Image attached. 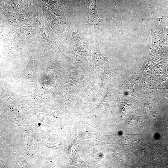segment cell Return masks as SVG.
Listing matches in <instances>:
<instances>
[{"instance_id":"1","label":"cell","mask_w":168,"mask_h":168,"mask_svg":"<svg viewBox=\"0 0 168 168\" xmlns=\"http://www.w3.org/2000/svg\"><path fill=\"white\" fill-rule=\"evenodd\" d=\"M119 75L118 72L113 70L110 68L108 63H106L104 67V71L103 72H101L100 74L101 84L96 96L98 94L102 95L108 82L114 77L117 76Z\"/></svg>"},{"instance_id":"2","label":"cell","mask_w":168,"mask_h":168,"mask_svg":"<svg viewBox=\"0 0 168 168\" xmlns=\"http://www.w3.org/2000/svg\"><path fill=\"white\" fill-rule=\"evenodd\" d=\"M96 0H88L86 2L88 11L87 23L89 24L97 25L100 22L96 11Z\"/></svg>"},{"instance_id":"3","label":"cell","mask_w":168,"mask_h":168,"mask_svg":"<svg viewBox=\"0 0 168 168\" xmlns=\"http://www.w3.org/2000/svg\"><path fill=\"white\" fill-rule=\"evenodd\" d=\"M93 63L96 66L103 65L111 58L110 57L104 56L96 46L93 49Z\"/></svg>"},{"instance_id":"4","label":"cell","mask_w":168,"mask_h":168,"mask_svg":"<svg viewBox=\"0 0 168 168\" xmlns=\"http://www.w3.org/2000/svg\"><path fill=\"white\" fill-rule=\"evenodd\" d=\"M87 124H88L89 125H90L91 126H92L93 127L95 128H96V127H95L93 126H92V125H91V124H88V123H87Z\"/></svg>"},{"instance_id":"5","label":"cell","mask_w":168,"mask_h":168,"mask_svg":"<svg viewBox=\"0 0 168 168\" xmlns=\"http://www.w3.org/2000/svg\"><path fill=\"white\" fill-rule=\"evenodd\" d=\"M82 1H83L84 2H87V1L88 0H82Z\"/></svg>"}]
</instances>
